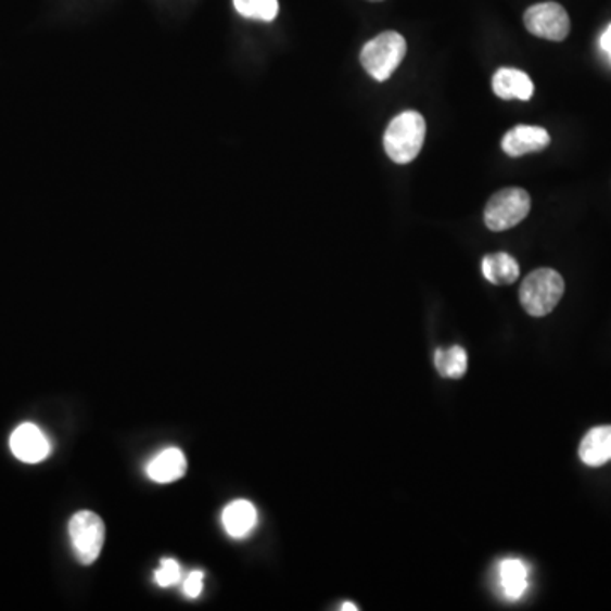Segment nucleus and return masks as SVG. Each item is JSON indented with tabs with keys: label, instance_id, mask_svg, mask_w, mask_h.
<instances>
[{
	"label": "nucleus",
	"instance_id": "1",
	"mask_svg": "<svg viewBox=\"0 0 611 611\" xmlns=\"http://www.w3.org/2000/svg\"><path fill=\"white\" fill-rule=\"evenodd\" d=\"M427 125L417 111H405L394 117L384 132V150L394 164L406 165L417 158L424 143Z\"/></svg>",
	"mask_w": 611,
	"mask_h": 611
},
{
	"label": "nucleus",
	"instance_id": "2",
	"mask_svg": "<svg viewBox=\"0 0 611 611\" xmlns=\"http://www.w3.org/2000/svg\"><path fill=\"white\" fill-rule=\"evenodd\" d=\"M564 279L553 269H537L526 276L520 288V303L534 318L547 316L564 296Z\"/></svg>",
	"mask_w": 611,
	"mask_h": 611
},
{
	"label": "nucleus",
	"instance_id": "3",
	"mask_svg": "<svg viewBox=\"0 0 611 611\" xmlns=\"http://www.w3.org/2000/svg\"><path fill=\"white\" fill-rule=\"evenodd\" d=\"M406 48V39L399 33L386 31L375 36L360 53L364 71L378 82H386L405 59Z\"/></svg>",
	"mask_w": 611,
	"mask_h": 611
},
{
	"label": "nucleus",
	"instance_id": "4",
	"mask_svg": "<svg viewBox=\"0 0 611 611\" xmlns=\"http://www.w3.org/2000/svg\"><path fill=\"white\" fill-rule=\"evenodd\" d=\"M530 207L529 192L518 188L502 189L487 201L484 222L491 231H507L529 216Z\"/></svg>",
	"mask_w": 611,
	"mask_h": 611
},
{
	"label": "nucleus",
	"instance_id": "5",
	"mask_svg": "<svg viewBox=\"0 0 611 611\" xmlns=\"http://www.w3.org/2000/svg\"><path fill=\"white\" fill-rule=\"evenodd\" d=\"M68 532L78 561L84 565L94 564L101 556L105 538V526L101 517L94 511H78L72 517Z\"/></svg>",
	"mask_w": 611,
	"mask_h": 611
},
{
	"label": "nucleus",
	"instance_id": "6",
	"mask_svg": "<svg viewBox=\"0 0 611 611\" xmlns=\"http://www.w3.org/2000/svg\"><path fill=\"white\" fill-rule=\"evenodd\" d=\"M525 28L538 38L549 39V41H564L571 31V20L568 11L557 2H542L526 9Z\"/></svg>",
	"mask_w": 611,
	"mask_h": 611
},
{
	"label": "nucleus",
	"instance_id": "7",
	"mask_svg": "<svg viewBox=\"0 0 611 611\" xmlns=\"http://www.w3.org/2000/svg\"><path fill=\"white\" fill-rule=\"evenodd\" d=\"M11 450L26 463H38L47 459L51 447L47 435L33 423H23L11 435Z\"/></svg>",
	"mask_w": 611,
	"mask_h": 611
},
{
	"label": "nucleus",
	"instance_id": "8",
	"mask_svg": "<svg viewBox=\"0 0 611 611\" xmlns=\"http://www.w3.org/2000/svg\"><path fill=\"white\" fill-rule=\"evenodd\" d=\"M550 144V135L540 126H514L502 137V152L510 156H523L526 153L542 152Z\"/></svg>",
	"mask_w": 611,
	"mask_h": 611
},
{
	"label": "nucleus",
	"instance_id": "9",
	"mask_svg": "<svg viewBox=\"0 0 611 611\" xmlns=\"http://www.w3.org/2000/svg\"><path fill=\"white\" fill-rule=\"evenodd\" d=\"M580 459L588 468H601L611 460V424L595 427L584 435L580 445Z\"/></svg>",
	"mask_w": 611,
	"mask_h": 611
},
{
	"label": "nucleus",
	"instance_id": "10",
	"mask_svg": "<svg viewBox=\"0 0 611 611\" xmlns=\"http://www.w3.org/2000/svg\"><path fill=\"white\" fill-rule=\"evenodd\" d=\"M493 90L499 99H505V101H510V99L529 101L534 96V82L530 80L525 72L517 71V68H499L493 77Z\"/></svg>",
	"mask_w": 611,
	"mask_h": 611
},
{
	"label": "nucleus",
	"instance_id": "11",
	"mask_svg": "<svg viewBox=\"0 0 611 611\" xmlns=\"http://www.w3.org/2000/svg\"><path fill=\"white\" fill-rule=\"evenodd\" d=\"M188 471V460L179 448H167L161 451L147 468V474L155 483H176Z\"/></svg>",
	"mask_w": 611,
	"mask_h": 611
},
{
	"label": "nucleus",
	"instance_id": "12",
	"mask_svg": "<svg viewBox=\"0 0 611 611\" xmlns=\"http://www.w3.org/2000/svg\"><path fill=\"white\" fill-rule=\"evenodd\" d=\"M222 525L230 537H246L257 525V508L246 499H237L222 511Z\"/></svg>",
	"mask_w": 611,
	"mask_h": 611
},
{
	"label": "nucleus",
	"instance_id": "13",
	"mask_svg": "<svg viewBox=\"0 0 611 611\" xmlns=\"http://www.w3.org/2000/svg\"><path fill=\"white\" fill-rule=\"evenodd\" d=\"M499 583L508 600H520L529 589V569L518 559H507L499 565Z\"/></svg>",
	"mask_w": 611,
	"mask_h": 611
},
{
	"label": "nucleus",
	"instance_id": "14",
	"mask_svg": "<svg viewBox=\"0 0 611 611\" xmlns=\"http://www.w3.org/2000/svg\"><path fill=\"white\" fill-rule=\"evenodd\" d=\"M483 273L491 284L510 285L517 282L520 267L510 254L498 252V254L486 255L483 258Z\"/></svg>",
	"mask_w": 611,
	"mask_h": 611
},
{
	"label": "nucleus",
	"instance_id": "15",
	"mask_svg": "<svg viewBox=\"0 0 611 611\" xmlns=\"http://www.w3.org/2000/svg\"><path fill=\"white\" fill-rule=\"evenodd\" d=\"M435 367L442 378L460 379L468 372V354L459 345L438 348L435 352Z\"/></svg>",
	"mask_w": 611,
	"mask_h": 611
},
{
	"label": "nucleus",
	"instance_id": "16",
	"mask_svg": "<svg viewBox=\"0 0 611 611\" xmlns=\"http://www.w3.org/2000/svg\"><path fill=\"white\" fill-rule=\"evenodd\" d=\"M238 14L246 20L264 21L270 23L279 14V2L277 0H233Z\"/></svg>",
	"mask_w": 611,
	"mask_h": 611
},
{
	"label": "nucleus",
	"instance_id": "17",
	"mask_svg": "<svg viewBox=\"0 0 611 611\" xmlns=\"http://www.w3.org/2000/svg\"><path fill=\"white\" fill-rule=\"evenodd\" d=\"M180 577V565L179 562L174 561V559H165L162 562L161 569L155 573L156 583L164 586V588H170L174 584L179 583Z\"/></svg>",
	"mask_w": 611,
	"mask_h": 611
},
{
	"label": "nucleus",
	"instance_id": "18",
	"mask_svg": "<svg viewBox=\"0 0 611 611\" xmlns=\"http://www.w3.org/2000/svg\"><path fill=\"white\" fill-rule=\"evenodd\" d=\"M204 574L201 571H192L183 583V591L189 598H198L203 593Z\"/></svg>",
	"mask_w": 611,
	"mask_h": 611
},
{
	"label": "nucleus",
	"instance_id": "19",
	"mask_svg": "<svg viewBox=\"0 0 611 611\" xmlns=\"http://www.w3.org/2000/svg\"><path fill=\"white\" fill-rule=\"evenodd\" d=\"M600 48L604 51V53H607L608 56H610L611 60V24L607 29H604L603 35H601Z\"/></svg>",
	"mask_w": 611,
	"mask_h": 611
},
{
	"label": "nucleus",
	"instance_id": "20",
	"mask_svg": "<svg viewBox=\"0 0 611 611\" xmlns=\"http://www.w3.org/2000/svg\"><path fill=\"white\" fill-rule=\"evenodd\" d=\"M342 610L343 611H355V610H357V607H355V604H352V603H345V604H343Z\"/></svg>",
	"mask_w": 611,
	"mask_h": 611
},
{
	"label": "nucleus",
	"instance_id": "21",
	"mask_svg": "<svg viewBox=\"0 0 611 611\" xmlns=\"http://www.w3.org/2000/svg\"><path fill=\"white\" fill-rule=\"evenodd\" d=\"M369 2H381V0H369Z\"/></svg>",
	"mask_w": 611,
	"mask_h": 611
}]
</instances>
